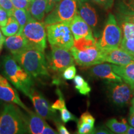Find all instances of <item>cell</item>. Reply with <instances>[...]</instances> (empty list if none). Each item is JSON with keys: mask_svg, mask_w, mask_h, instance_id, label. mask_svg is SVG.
Instances as JSON below:
<instances>
[{"mask_svg": "<svg viewBox=\"0 0 134 134\" xmlns=\"http://www.w3.org/2000/svg\"><path fill=\"white\" fill-rule=\"evenodd\" d=\"M13 57L32 78L49 76L47 63L43 52L29 48L13 55Z\"/></svg>", "mask_w": 134, "mask_h": 134, "instance_id": "1", "label": "cell"}, {"mask_svg": "<svg viewBox=\"0 0 134 134\" xmlns=\"http://www.w3.org/2000/svg\"><path fill=\"white\" fill-rule=\"evenodd\" d=\"M28 133L24 114L13 104L0 108V134Z\"/></svg>", "mask_w": 134, "mask_h": 134, "instance_id": "2", "label": "cell"}, {"mask_svg": "<svg viewBox=\"0 0 134 134\" xmlns=\"http://www.w3.org/2000/svg\"><path fill=\"white\" fill-rule=\"evenodd\" d=\"M2 63L3 71L8 80L18 90L27 96L34 85L32 77L11 55H6L3 58Z\"/></svg>", "mask_w": 134, "mask_h": 134, "instance_id": "3", "label": "cell"}, {"mask_svg": "<svg viewBox=\"0 0 134 134\" xmlns=\"http://www.w3.org/2000/svg\"><path fill=\"white\" fill-rule=\"evenodd\" d=\"M47 36L50 46L70 50L73 47L74 37L70 27V23H57L47 24L46 27Z\"/></svg>", "mask_w": 134, "mask_h": 134, "instance_id": "4", "label": "cell"}, {"mask_svg": "<svg viewBox=\"0 0 134 134\" xmlns=\"http://www.w3.org/2000/svg\"><path fill=\"white\" fill-rule=\"evenodd\" d=\"M122 40L121 28L117 24L114 15L110 13L100 38L98 41V46L103 52L110 51L119 48Z\"/></svg>", "mask_w": 134, "mask_h": 134, "instance_id": "5", "label": "cell"}, {"mask_svg": "<svg viewBox=\"0 0 134 134\" xmlns=\"http://www.w3.org/2000/svg\"><path fill=\"white\" fill-rule=\"evenodd\" d=\"M22 33L26 38L29 48L44 52L47 47V32L44 23L37 21L31 16Z\"/></svg>", "mask_w": 134, "mask_h": 134, "instance_id": "6", "label": "cell"}, {"mask_svg": "<svg viewBox=\"0 0 134 134\" xmlns=\"http://www.w3.org/2000/svg\"><path fill=\"white\" fill-rule=\"evenodd\" d=\"M78 1L79 0H61L45 18L44 24L70 23L78 13Z\"/></svg>", "mask_w": 134, "mask_h": 134, "instance_id": "7", "label": "cell"}, {"mask_svg": "<svg viewBox=\"0 0 134 134\" xmlns=\"http://www.w3.org/2000/svg\"><path fill=\"white\" fill-rule=\"evenodd\" d=\"M47 60L48 69L57 73H62L75 62L68 50L55 46H51V51L47 56Z\"/></svg>", "mask_w": 134, "mask_h": 134, "instance_id": "8", "label": "cell"}, {"mask_svg": "<svg viewBox=\"0 0 134 134\" xmlns=\"http://www.w3.org/2000/svg\"><path fill=\"white\" fill-rule=\"evenodd\" d=\"M70 52L76 64L81 67L93 66L104 62V52L98 44L85 50H80L73 47Z\"/></svg>", "mask_w": 134, "mask_h": 134, "instance_id": "9", "label": "cell"}, {"mask_svg": "<svg viewBox=\"0 0 134 134\" xmlns=\"http://www.w3.org/2000/svg\"><path fill=\"white\" fill-rule=\"evenodd\" d=\"M108 83V93L110 100L117 106L127 104L132 96L133 90L125 82H109Z\"/></svg>", "mask_w": 134, "mask_h": 134, "instance_id": "10", "label": "cell"}, {"mask_svg": "<svg viewBox=\"0 0 134 134\" xmlns=\"http://www.w3.org/2000/svg\"><path fill=\"white\" fill-rule=\"evenodd\" d=\"M27 96L31 99L36 112L38 115L46 119L53 121L58 119L56 110L52 108L48 100L41 93L32 88Z\"/></svg>", "mask_w": 134, "mask_h": 134, "instance_id": "11", "label": "cell"}, {"mask_svg": "<svg viewBox=\"0 0 134 134\" xmlns=\"http://www.w3.org/2000/svg\"><path fill=\"white\" fill-rule=\"evenodd\" d=\"M0 100L6 103H13L21 107L26 111L29 109L22 102L18 92L11 87L8 80L0 75Z\"/></svg>", "mask_w": 134, "mask_h": 134, "instance_id": "12", "label": "cell"}, {"mask_svg": "<svg viewBox=\"0 0 134 134\" xmlns=\"http://www.w3.org/2000/svg\"><path fill=\"white\" fill-rule=\"evenodd\" d=\"M78 14L94 30L98 25V15L95 8L90 0H79L78 5Z\"/></svg>", "mask_w": 134, "mask_h": 134, "instance_id": "13", "label": "cell"}, {"mask_svg": "<svg viewBox=\"0 0 134 134\" xmlns=\"http://www.w3.org/2000/svg\"><path fill=\"white\" fill-rule=\"evenodd\" d=\"M90 74L94 77L104 80L106 83L122 82V78L114 72L112 65L108 63H99L94 65L90 69Z\"/></svg>", "mask_w": 134, "mask_h": 134, "instance_id": "14", "label": "cell"}, {"mask_svg": "<svg viewBox=\"0 0 134 134\" xmlns=\"http://www.w3.org/2000/svg\"><path fill=\"white\" fill-rule=\"evenodd\" d=\"M70 27L74 37V40H78L83 37H94L91 27L84 21L78 13L70 23Z\"/></svg>", "mask_w": 134, "mask_h": 134, "instance_id": "15", "label": "cell"}, {"mask_svg": "<svg viewBox=\"0 0 134 134\" xmlns=\"http://www.w3.org/2000/svg\"><path fill=\"white\" fill-rule=\"evenodd\" d=\"M104 62L117 65H126L134 62V57L120 48L104 52Z\"/></svg>", "mask_w": 134, "mask_h": 134, "instance_id": "16", "label": "cell"}, {"mask_svg": "<svg viewBox=\"0 0 134 134\" xmlns=\"http://www.w3.org/2000/svg\"><path fill=\"white\" fill-rule=\"evenodd\" d=\"M24 118L27 127L28 133L32 134H41L43 129L47 124L44 118L29 110L27 111V114H24Z\"/></svg>", "mask_w": 134, "mask_h": 134, "instance_id": "17", "label": "cell"}, {"mask_svg": "<svg viewBox=\"0 0 134 134\" xmlns=\"http://www.w3.org/2000/svg\"><path fill=\"white\" fill-rule=\"evenodd\" d=\"M4 43L5 47L13 55L21 53V52L29 48L27 42L23 33L17 34L14 36L8 37L5 38Z\"/></svg>", "mask_w": 134, "mask_h": 134, "instance_id": "18", "label": "cell"}, {"mask_svg": "<svg viewBox=\"0 0 134 134\" xmlns=\"http://www.w3.org/2000/svg\"><path fill=\"white\" fill-rule=\"evenodd\" d=\"M111 65L115 74L121 77L130 87L134 85V62L126 65Z\"/></svg>", "mask_w": 134, "mask_h": 134, "instance_id": "19", "label": "cell"}, {"mask_svg": "<svg viewBox=\"0 0 134 134\" xmlns=\"http://www.w3.org/2000/svg\"><path fill=\"white\" fill-rule=\"evenodd\" d=\"M47 0H33L29 3L28 10L31 16L37 21H42L44 18Z\"/></svg>", "mask_w": 134, "mask_h": 134, "instance_id": "20", "label": "cell"}, {"mask_svg": "<svg viewBox=\"0 0 134 134\" xmlns=\"http://www.w3.org/2000/svg\"><path fill=\"white\" fill-rule=\"evenodd\" d=\"M105 125L113 133L119 134L125 133L129 127L126 120L124 118L121 119V121H119L115 118L110 119L108 120Z\"/></svg>", "mask_w": 134, "mask_h": 134, "instance_id": "21", "label": "cell"}, {"mask_svg": "<svg viewBox=\"0 0 134 134\" xmlns=\"http://www.w3.org/2000/svg\"><path fill=\"white\" fill-rule=\"evenodd\" d=\"M19 29L20 26L19 23L13 16L9 17L6 26L1 27L2 33L6 37L12 36L17 34L19 32Z\"/></svg>", "mask_w": 134, "mask_h": 134, "instance_id": "22", "label": "cell"}, {"mask_svg": "<svg viewBox=\"0 0 134 134\" xmlns=\"http://www.w3.org/2000/svg\"><path fill=\"white\" fill-rule=\"evenodd\" d=\"M13 16L14 17L15 19L17 20V21L19 23L20 29L18 34H21L23 32L24 26H26L28 20L31 17V14H30L29 11L26 9L14 8L13 13Z\"/></svg>", "mask_w": 134, "mask_h": 134, "instance_id": "23", "label": "cell"}, {"mask_svg": "<svg viewBox=\"0 0 134 134\" xmlns=\"http://www.w3.org/2000/svg\"><path fill=\"white\" fill-rule=\"evenodd\" d=\"M98 41V38L94 36L93 38H80L78 40H74L73 46L80 50H85L96 46Z\"/></svg>", "mask_w": 134, "mask_h": 134, "instance_id": "24", "label": "cell"}, {"mask_svg": "<svg viewBox=\"0 0 134 134\" xmlns=\"http://www.w3.org/2000/svg\"><path fill=\"white\" fill-rule=\"evenodd\" d=\"M73 83L75 84V88L82 95L88 96L91 91V87L90 86L88 82L80 75H76L73 78Z\"/></svg>", "mask_w": 134, "mask_h": 134, "instance_id": "25", "label": "cell"}, {"mask_svg": "<svg viewBox=\"0 0 134 134\" xmlns=\"http://www.w3.org/2000/svg\"><path fill=\"white\" fill-rule=\"evenodd\" d=\"M117 9L119 13L134 14V0H119Z\"/></svg>", "mask_w": 134, "mask_h": 134, "instance_id": "26", "label": "cell"}, {"mask_svg": "<svg viewBox=\"0 0 134 134\" xmlns=\"http://www.w3.org/2000/svg\"><path fill=\"white\" fill-rule=\"evenodd\" d=\"M123 32L124 38H134V24L129 22H122L120 23Z\"/></svg>", "mask_w": 134, "mask_h": 134, "instance_id": "27", "label": "cell"}, {"mask_svg": "<svg viewBox=\"0 0 134 134\" xmlns=\"http://www.w3.org/2000/svg\"><path fill=\"white\" fill-rule=\"evenodd\" d=\"M94 125L81 121L78 119L77 122V129H78V133L80 134H88L93 133Z\"/></svg>", "mask_w": 134, "mask_h": 134, "instance_id": "28", "label": "cell"}, {"mask_svg": "<svg viewBox=\"0 0 134 134\" xmlns=\"http://www.w3.org/2000/svg\"><path fill=\"white\" fill-rule=\"evenodd\" d=\"M120 48L134 57V38H122Z\"/></svg>", "mask_w": 134, "mask_h": 134, "instance_id": "29", "label": "cell"}, {"mask_svg": "<svg viewBox=\"0 0 134 134\" xmlns=\"http://www.w3.org/2000/svg\"><path fill=\"white\" fill-rule=\"evenodd\" d=\"M56 94L58 95V99L54 103L51 105L52 108L53 109L57 110H62V109L66 108V104H65V101L64 98H63V94L62 91H60V89L57 88L56 90Z\"/></svg>", "mask_w": 134, "mask_h": 134, "instance_id": "30", "label": "cell"}, {"mask_svg": "<svg viewBox=\"0 0 134 134\" xmlns=\"http://www.w3.org/2000/svg\"><path fill=\"white\" fill-rule=\"evenodd\" d=\"M60 116H61V120L63 123H67L70 121L78 122V119L71 114L66 108L60 110Z\"/></svg>", "mask_w": 134, "mask_h": 134, "instance_id": "31", "label": "cell"}, {"mask_svg": "<svg viewBox=\"0 0 134 134\" xmlns=\"http://www.w3.org/2000/svg\"><path fill=\"white\" fill-rule=\"evenodd\" d=\"M0 7L4 9L8 13V16H13L14 6L11 0H0Z\"/></svg>", "mask_w": 134, "mask_h": 134, "instance_id": "32", "label": "cell"}, {"mask_svg": "<svg viewBox=\"0 0 134 134\" xmlns=\"http://www.w3.org/2000/svg\"><path fill=\"white\" fill-rule=\"evenodd\" d=\"M76 67L74 65H70V66H68V68H66L63 73V78L65 80H72L75 78V76H76Z\"/></svg>", "mask_w": 134, "mask_h": 134, "instance_id": "33", "label": "cell"}, {"mask_svg": "<svg viewBox=\"0 0 134 134\" xmlns=\"http://www.w3.org/2000/svg\"><path fill=\"white\" fill-rule=\"evenodd\" d=\"M91 1L104 9L108 10L113 7L114 0H91Z\"/></svg>", "mask_w": 134, "mask_h": 134, "instance_id": "34", "label": "cell"}, {"mask_svg": "<svg viewBox=\"0 0 134 134\" xmlns=\"http://www.w3.org/2000/svg\"><path fill=\"white\" fill-rule=\"evenodd\" d=\"M14 8L16 9H23L28 10L29 3L27 0H11Z\"/></svg>", "mask_w": 134, "mask_h": 134, "instance_id": "35", "label": "cell"}, {"mask_svg": "<svg viewBox=\"0 0 134 134\" xmlns=\"http://www.w3.org/2000/svg\"><path fill=\"white\" fill-rule=\"evenodd\" d=\"M117 19L119 23L122 22H129L134 24V14H124L119 13L117 14Z\"/></svg>", "mask_w": 134, "mask_h": 134, "instance_id": "36", "label": "cell"}, {"mask_svg": "<svg viewBox=\"0 0 134 134\" xmlns=\"http://www.w3.org/2000/svg\"><path fill=\"white\" fill-rule=\"evenodd\" d=\"M79 120L85 122H88V123L94 125L95 123V119L91 114L89 112H86L84 113L83 114L81 115V117Z\"/></svg>", "mask_w": 134, "mask_h": 134, "instance_id": "37", "label": "cell"}, {"mask_svg": "<svg viewBox=\"0 0 134 134\" xmlns=\"http://www.w3.org/2000/svg\"><path fill=\"white\" fill-rule=\"evenodd\" d=\"M8 18V13L4 9L0 7V27H3L6 26L7 24Z\"/></svg>", "mask_w": 134, "mask_h": 134, "instance_id": "38", "label": "cell"}, {"mask_svg": "<svg viewBox=\"0 0 134 134\" xmlns=\"http://www.w3.org/2000/svg\"><path fill=\"white\" fill-rule=\"evenodd\" d=\"M94 134H110L113 133V132H110V130L108 127H105L104 125L101 126H98L96 128L94 129L93 133Z\"/></svg>", "mask_w": 134, "mask_h": 134, "instance_id": "39", "label": "cell"}, {"mask_svg": "<svg viewBox=\"0 0 134 134\" xmlns=\"http://www.w3.org/2000/svg\"><path fill=\"white\" fill-rule=\"evenodd\" d=\"M55 124L56 125L58 133L60 134H69L70 132L67 130V129L65 127V125L62 124L60 122V121L58 119L55 120Z\"/></svg>", "mask_w": 134, "mask_h": 134, "instance_id": "40", "label": "cell"}, {"mask_svg": "<svg viewBox=\"0 0 134 134\" xmlns=\"http://www.w3.org/2000/svg\"><path fill=\"white\" fill-rule=\"evenodd\" d=\"M61 0H47L46 13H48L53 10L55 6L58 4Z\"/></svg>", "mask_w": 134, "mask_h": 134, "instance_id": "41", "label": "cell"}, {"mask_svg": "<svg viewBox=\"0 0 134 134\" xmlns=\"http://www.w3.org/2000/svg\"><path fill=\"white\" fill-rule=\"evenodd\" d=\"M42 134H57L58 133L56 130L53 129L51 127H50L48 124L46 125V127L43 129L42 132Z\"/></svg>", "mask_w": 134, "mask_h": 134, "instance_id": "42", "label": "cell"}, {"mask_svg": "<svg viewBox=\"0 0 134 134\" xmlns=\"http://www.w3.org/2000/svg\"><path fill=\"white\" fill-rule=\"evenodd\" d=\"M129 122L130 125H131L132 127H134V113H130V117H129Z\"/></svg>", "mask_w": 134, "mask_h": 134, "instance_id": "43", "label": "cell"}, {"mask_svg": "<svg viewBox=\"0 0 134 134\" xmlns=\"http://www.w3.org/2000/svg\"><path fill=\"white\" fill-rule=\"evenodd\" d=\"M125 133L127 134H134V127H129L128 129L125 132Z\"/></svg>", "mask_w": 134, "mask_h": 134, "instance_id": "44", "label": "cell"}, {"mask_svg": "<svg viewBox=\"0 0 134 134\" xmlns=\"http://www.w3.org/2000/svg\"><path fill=\"white\" fill-rule=\"evenodd\" d=\"M131 104H132V106L130 109V113H134V90H133V98H132V99L131 100Z\"/></svg>", "mask_w": 134, "mask_h": 134, "instance_id": "45", "label": "cell"}, {"mask_svg": "<svg viewBox=\"0 0 134 134\" xmlns=\"http://www.w3.org/2000/svg\"><path fill=\"white\" fill-rule=\"evenodd\" d=\"M4 41H5L4 37L3 36L2 34H1V31H0V41H3L4 42Z\"/></svg>", "mask_w": 134, "mask_h": 134, "instance_id": "46", "label": "cell"}, {"mask_svg": "<svg viewBox=\"0 0 134 134\" xmlns=\"http://www.w3.org/2000/svg\"><path fill=\"white\" fill-rule=\"evenodd\" d=\"M3 44H4V42L3 41H0V52H1V50H2V48H3Z\"/></svg>", "mask_w": 134, "mask_h": 134, "instance_id": "47", "label": "cell"}, {"mask_svg": "<svg viewBox=\"0 0 134 134\" xmlns=\"http://www.w3.org/2000/svg\"><path fill=\"white\" fill-rule=\"evenodd\" d=\"M27 1H28V3H31V2H32V1L33 0H27Z\"/></svg>", "mask_w": 134, "mask_h": 134, "instance_id": "48", "label": "cell"}, {"mask_svg": "<svg viewBox=\"0 0 134 134\" xmlns=\"http://www.w3.org/2000/svg\"><path fill=\"white\" fill-rule=\"evenodd\" d=\"M131 88H132V90H134V85H133V86H131Z\"/></svg>", "mask_w": 134, "mask_h": 134, "instance_id": "49", "label": "cell"}]
</instances>
